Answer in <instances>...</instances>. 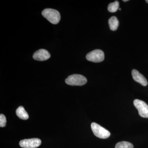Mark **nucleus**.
Wrapping results in <instances>:
<instances>
[{
	"mask_svg": "<svg viewBox=\"0 0 148 148\" xmlns=\"http://www.w3.org/2000/svg\"><path fill=\"white\" fill-rule=\"evenodd\" d=\"M42 14L52 24H58L61 19V15L59 12L53 9H45L42 11Z\"/></svg>",
	"mask_w": 148,
	"mask_h": 148,
	"instance_id": "1",
	"label": "nucleus"
},
{
	"mask_svg": "<svg viewBox=\"0 0 148 148\" xmlns=\"http://www.w3.org/2000/svg\"><path fill=\"white\" fill-rule=\"evenodd\" d=\"M87 82L85 77L79 74L71 75L65 80L67 84L71 86H82L85 84Z\"/></svg>",
	"mask_w": 148,
	"mask_h": 148,
	"instance_id": "2",
	"label": "nucleus"
},
{
	"mask_svg": "<svg viewBox=\"0 0 148 148\" xmlns=\"http://www.w3.org/2000/svg\"><path fill=\"white\" fill-rule=\"evenodd\" d=\"M91 128L94 135L98 138L106 139L110 136V132L108 130L95 123H91Z\"/></svg>",
	"mask_w": 148,
	"mask_h": 148,
	"instance_id": "3",
	"label": "nucleus"
},
{
	"mask_svg": "<svg viewBox=\"0 0 148 148\" xmlns=\"http://www.w3.org/2000/svg\"><path fill=\"white\" fill-rule=\"evenodd\" d=\"M86 58L88 61L94 63H99L104 60L105 55L103 51L95 49L88 53L86 56Z\"/></svg>",
	"mask_w": 148,
	"mask_h": 148,
	"instance_id": "4",
	"label": "nucleus"
},
{
	"mask_svg": "<svg viewBox=\"0 0 148 148\" xmlns=\"http://www.w3.org/2000/svg\"><path fill=\"white\" fill-rule=\"evenodd\" d=\"M133 104L138 110L139 115L143 118H148V105L145 102L138 99H135Z\"/></svg>",
	"mask_w": 148,
	"mask_h": 148,
	"instance_id": "5",
	"label": "nucleus"
},
{
	"mask_svg": "<svg viewBox=\"0 0 148 148\" xmlns=\"http://www.w3.org/2000/svg\"><path fill=\"white\" fill-rule=\"evenodd\" d=\"M41 141L38 138L25 139L19 142V145L23 148H36L39 147Z\"/></svg>",
	"mask_w": 148,
	"mask_h": 148,
	"instance_id": "6",
	"label": "nucleus"
},
{
	"mask_svg": "<svg viewBox=\"0 0 148 148\" xmlns=\"http://www.w3.org/2000/svg\"><path fill=\"white\" fill-rule=\"evenodd\" d=\"M33 58L38 61H45L50 58V53L45 49H40L37 51L33 55Z\"/></svg>",
	"mask_w": 148,
	"mask_h": 148,
	"instance_id": "7",
	"label": "nucleus"
},
{
	"mask_svg": "<svg viewBox=\"0 0 148 148\" xmlns=\"http://www.w3.org/2000/svg\"><path fill=\"white\" fill-rule=\"evenodd\" d=\"M132 75L133 79L136 82L139 83L143 86H146L148 84L147 81L144 76L137 70H132Z\"/></svg>",
	"mask_w": 148,
	"mask_h": 148,
	"instance_id": "8",
	"label": "nucleus"
},
{
	"mask_svg": "<svg viewBox=\"0 0 148 148\" xmlns=\"http://www.w3.org/2000/svg\"><path fill=\"white\" fill-rule=\"evenodd\" d=\"M16 115L20 119L26 120L29 119V114L22 106L18 107L16 110Z\"/></svg>",
	"mask_w": 148,
	"mask_h": 148,
	"instance_id": "9",
	"label": "nucleus"
},
{
	"mask_svg": "<svg viewBox=\"0 0 148 148\" xmlns=\"http://www.w3.org/2000/svg\"><path fill=\"white\" fill-rule=\"evenodd\" d=\"M109 27L112 31H116L119 25V21L116 16H113L108 20Z\"/></svg>",
	"mask_w": 148,
	"mask_h": 148,
	"instance_id": "10",
	"label": "nucleus"
},
{
	"mask_svg": "<svg viewBox=\"0 0 148 148\" xmlns=\"http://www.w3.org/2000/svg\"><path fill=\"white\" fill-rule=\"evenodd\" d=\"M119 3L118 1H115L113 3L109 4L108 6V9L110 12H115L119 9Z\"/></svg>",
	"mask_w": 148,
	"mask_h": 148,
	"instance_id": "11",
	"label": "nucleus"
},
{
	"mask_svg": "<svg viewBox=\"0 0 148 148\" xmlns=\"http://www.w3.org/2000/svg\"><path fill=\"white\" fill-rule=\"evenodd\" d=\"M115 148H133V146L129 142L122 141L117 143Z\"/></svg>",
	"mask_w": 148,
	"mask_h": 148,
	"instance_id": "12",
	"label": "nucleus"
},
{
	"mask_svg": "<svg viewBox=\"0 0 148 148\" xmlns=\"http://www.w3.org/2000/svg\"><path fill=\"white\" fill-rule=\"evenodd\" d=\"M6 124V119L4 115L1 114L0 115V127H4Z\"/></svg>",
	"mask_w": 148,
	"mask_h": 148,
	"instance_id": "13",
	"label": "nucleus"
},
{
	"mask_svg": "<svg viewBox=\"0 0 148 148\" xmlns=\"http://www.w3.org/2000/svg\"><path fill=\"white\" fill-rule=\"evenodd\" d=\"M123 2H127L129 1H128V0H123Z\"/></svg>",
	"mask_w": 148,
	"mask_h": 148,
	"instance_id": "14",
	"label": "nucleus"
},
{
	"mask_svg": "<svg viewBox=\"0 0 148 148\" xmlns=\"http://www.w3.org/2000/svg\"><path fill=\"white\" fill-rule=\"evenodd\" d=\"M146 2H147V3H148V0H146Z\"/></svg>",
	"mask_w": 148,
	"mask_h": 148,
	"instance_id": "15",
	"label": "nucleus"
},
{
	"mask_svg": "<svg viewBox=\"0 0 148 148\" xmlns=\"http://www.w3.org/2000/svg\"><path fill=\"white\" fill-rule=\"evenodd\" d=\"M119 10H121V8H119Z\"/></svg>",
	"mask_w": 148,
	"mask_h": 148,
	"instance_id": "16",
	"label": "nucleus"
}]
</instances>
